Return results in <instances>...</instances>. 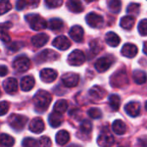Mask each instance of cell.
Here are the masks:
<instances>
[{
  "label": "cell",
  "instance_id": "53",
  "mask_svg": "<svg viewBox=\"0 0 147 147\" xmlns=\"http://www.w3.org/2000/svg\"><path fill=\"white\" fill-rule=\"evenodd\" d=\"M1 94H1V91H0V96H1Z\"/></svg>",
  "mask_w": 147,
  "mask_h": 147
},
{
  "label": "cell",
  "instance_id": "10",
  "mask_svg": "<svg viewBox=\"0 0 147 147\" xmlns=\"http://www.w3.org/2000/svg\"><path fill=\"white\" fill-rule=\"evenodd\" d=\"M97 143L100 147H111L114 144V138L108 131H103L98 137Z\"/></svg>",
  "mask_w": 147,
  "mask_h": 147
},
{
  "label": "cell",
  "instance_id": "36",
  "mask_svg": "<svg viewBox=\"0 0 147 147\" xmlns=\"http://www.w3.org/2000/svg\"><path fill=\"white\" fill-rule=\"evenodd\" d=\"M12 5L10 0H0V16L4 15L5 13L11 11Z\"/></svg>",
  "mask_w": 147,
  "mask_h": 147
},
{
  "label": "cell",
  "instance_id": "4",
  "mask_svg": "<svg viewBox=\"0 0 147 147\" xmlns=\"http://www.w3.org/2000/svg\"><path fill=\"white\" fill-rule=\"evenodd\" d=\"M27 121H28L27 117L17 113H13L8 118L9 125L11 126V128H13L16 131H22L24 128Z\"/></svg>",
  "mask_w": 147,
  "mask_h": 147
},
{
  "label": "cell",
  "instance_id": "49",
  "mask_svg": "<svg viewBox=\"0 0 147 147\" xmlns=\"http://www.w3.org/2000/svg\"><path fill=\"white\" fill-rule=\"evenodd\" d=\"M143 52L147 55V42H145L144 43V47H143Z\"/></svg>",
  "mask_w": 147,
  "mask_h": 147
},
{
  "label": "cell",
  "instance_id": "38",
  "mask_svg": "<svg viewBox=\"0 0 147 147\" xmlns=\"http://www.w3.org/2000/svg\"><path fill=\"white\" fill-rule=\"evenodd\" d=\"M90 49H91V51L94 55H96V54H99L102 50L103 46L99 40H94L90 42Z\"/></svg>",
  "mask_w": 147,
  "mask_h": 147
},
{
  "label": "cell",
  "instance_id": "34",
  "mask_svg": "<svg viewBox=\"0 0 147 147\" xmlns=\"http://www.w3.org/2000/svg\"><path fill=\"white\" fill-rule=\"evenodd\" d=\"M107 6L110 11L113 13H119L121 10V1L120 0H109Z\"/></svg>",
  "mask_w": 147,
  "mask_h": 147
},
{
  "label": "cell",
  "instance_id": "17",
  "mask_svg": "<svg viewBox=\"0 0 147 147\" xmlns=\"http://www.w3.org/2000/svg\"><path fill=\"white\" fill-rule=\"evenodd\" d=\"M125 110L129 116L135 118V117L138 116L140 113V105L138 102L131 101L125 105Z\"/></svg>",
  "mask_w": 147,
  "mask_h": 147
},
{
  "label": "cell",
  "instance_id": "3",
  "mask_svg": "<svg viewBox=\"0 0 147 147\" xmlns=\"http://www.w3.org/2000/svg\"><path fill=\"white\" fill-rule=\"evenodd\" d=\"M128 77L125 70L116 71L110 78V83L113 88H123L128 84Z\"/></svg>",
  "mask_w": 147,
  "mask_h": 147
},
{
  "label": "cell",
  "instance_id": "22",
  "mask_svg": "<svg viewBox=\"0 0 147 147\" xmlns=\"http://www.w3.org/2000/svg\"><path fill=\"white\" fill-rule=\"evenodd\" d=\"M106 94H107L106 90L100 86H94L89 90V95L96 100H100L104 99Z\"/></svg>",
  "mask_w": 147,
  "mask_h": 147
},
{
  "label": "cell",
  "instance_id": "8",
  "mask_svg": "<svg viewBox=\"0 0 147 147\" xmlns=\"http://www.w3.org/2000/svg\"><path fill=\"white\" fill-rule=\"evenodd\" d=\"M80 77L77 74L75 73H66L61 76V82H63L64 86L67 88H74L76 87L79 83Z\"/></svg>",
  "mask_w": 147,
  "mask_h": 147
},
{
  "label": "cell",
  "instance_id": "16",
  "mask_svg": "<svg viewBox=\"0 0 147 147\" xmlns=\"http://www.w3.org/2000/svg\"><path fill=\"white\" fill-rule=\"evenodd\" d=\"M45 128L44 125V122L41 118H35L31 120L30 125H29V129L30 131H31L34 133H41L43 131Z\"/></svg>",
  "mask_w": 147,
  "mask_h": 147
},
{
  "label": "cell",
  "instance_id": "1",
  "mask_svg": "<svg viewBox=\"0 0 147 147\" xmlns=\"http://www.w3.org/2000/svg\"><path fill=\"white\" fill-rule=\"evenodd\" d=\"M52 100L50 94L44 90H39L34 96V105L35 108L38 113L45 112Z\"/></svg>",
  "mask_w": 147,
  "mask_h": 147
},
{
  "label": "cell",
  "instance_id": "29",
  "mask_svg": "<svg viewBox=\"0 0 147 147\" xmlns=\"http://www.w3.org/2000/svg\"><path fill=\"white\" fill-rule=\"evenodd\" d=\"M15 144V139L11 136L2 133L0 134V146L1 147H12Z\"/></svg>",
  "mask_w": 147,
  "mask_h": 147
},
{
  "label": "cell",
  "instance_id": "52",
  "mask_svg": "<svg viewBox=\"0 0 147 147\" xmlns=\"http://www.w3.org/2000/svg\"><path fill=\"white\" fill-rule=\"evenodd\" d=\"M145 109H146V111H147V101L145 102Z\"/></svg>",
  "mask_w": 147,
  "mask_h": 147
},
{
  "label": "cell",
  "instance_id": "30",
  "mask_svg": "<svg viewBox=\"0 0 147 147\" xmlns=\"http://www.w3.org/2000/svg\"><path fill=\"white\" fill-rule=\"evenodd\" d=\"M135 24V18L133 16H125L123 17L120 20V26L125 30H131L134 26Z\"/></svg>",
  "mask_w": 147,
  "mask_h": 147
},
{
  "label": "cell",
  "instance_id": "50",
  "mask_svg": "<svg viewBox=\"0 0 147 147\" xmlns=\"http://www.w3.org/2000/svg\"><path fill=\"white\" fill-rule=\"evenodd\" d=\"M67 147H82V146L79 145V144H71L68 145Z\"/></svg>",
  "mask_w": 147,
  "mask_h": 147
},
{
  "label": "cell",
  "instance_id": "23",
  "mask_svg": "<svg viewBox=\"0 0 147 147\" xmlns=\"http://www.w3.org/2000/svg\"><path fill=\"white\" fill-rule=\"evenodd\" d=\"M67 7L74 13H81L83 11V6L81 0H67Z\"/></svg>",
  "mask_w": 147,
  "mask_h": 147
},
{
  "label": "cell",
  "instance_id": "41",
  "mask_svg": "<svg viewBox=\"0 0 147 147\" xmlns=\"http://www.w3.org/2000/svg\"><path fill=\"white\" fill-rule=\"evenodd\" d=\"M138 30L141 36H147V19H143L139 22Z\"/></svg>",
  "mask_w": 147,
  "mask_h": 147
},
{
  "label": "cell",
  "instance_id": "35",
  "mask_svg": "<svg viewBox=\"0 0 147 147\" xmlns=\"http://www.w3.org/2000/svg\"><path fill=\"white\" fill-rule=\"evenodd\" d=\"M92 129H93V125L91 121L88 119H84L80 125V131L83 134H89L92 131Z\"/></svg>",
  "mask_w": 147,
  "mask_h": 147
},
{
  "label": "cell",
  "instance_id": "27",
  "mask_svg": "<svg viewBox=\"0 0 147 147\" xmlns=\"http://www.w3.org/2000/svg\"><path fill=\"white\" fill-rule=\"evenodd\" d=\"M70 136L66 130L59 131L55 136V141L59 145H65L69 141Z\"/></svg>",
  "mask_w": 147,
  "mask_h": 147
},
{
  "label": "cell",
  "instance_id": "40",
  "mask_svg": "<svg viewBox=\"0 0 147 147\" xmlns=\"http://www.w3.org/2000/svg\"><path fill=\"white\" fill-rule=\"evenodd\" d=\"M88 116L90 118L94 119H100L101 116H102V113H101L100 109H99L97 107H93V108L89 109L88 112Z\"/></svg>",
  "mask_w": 147,
  "mask_h": 147
},
{
  "label": "cell",
  "instance_id": "44",
  "mask_svg": "<svg viewBox=\"0 0 147 147\" xmlns=\"http://www.w3.org/2000/svg\"><path fill=\"white\" fill-rule=\"evenodd\" d=\"M10 108V103L7 101L0 102V116H3L7 113Z\"/></svg>",
  "mask_w": 147,
  "mask_h": 147
},
{
  "label": "cell",
  "instance_id": "2",
  "mask_svg": "<svg viewBox=\"0 0 147 147\" xmlns=\"http://www.w3.org/2000/svg\"><path fill=\"white\" fill-rule=\"evenodd\" d=\"M26 21L29 23L30 28L34 30L39 31L47 28L48 24L44 18L37 14H29L25 16Z\"/></svg>",
  "mask_w": 147,
  "mask_h": 147
},
{
  "label": "cell",
  "instance_id": "19",
  "mask_svg": "<svg viewBox=\"0 0 147 147\" xmlns=\"http://www.w3.org/2000/svg\"><path fill=\"white\" fill-rule=\"evenodd\" d=\"M49 36L45 33H40L34 36L31 38V42L36 48H41L44 46L49 41Z\"/></svg>",
  "mask_w": 147,
  "mask_h": 147
},
{
  "label": "cell",
  "instance_id": "21",
  "mask_svg": "<svg viewBox=\"0 0 147 147\" xmlns=\"http://www.w3.org/2000/svg\"><path fill=\"white\" fill-rule=\"evenodd\" d=\"M35 86V79L33 76H27L22 78L21 82H20V87L21 89L24 92L30 91Z\"/></svg>",
  "mask_w": 147,
  "mask_h": 147
},
{
  "label": "cell",
  "instance_id": "51",
  "mask_svg": "<svg viewBox=\"0 0 147 147\" xmlns=\"http://www.w3.org/2000/svg\"><path fill=\"white\" fill-rule=\"evenodd\" d=\"M87 3H92V2H94V1H97V0H85Z\"/></svg>",
  "mask_w": 147,
  "mask_h": 147
},
{
  "label": "cell",
  "instance_id": "45",
  "mask_svg": "<svg viewBox=\"0 0 147 147\" xmlns=\"http://www.w3.org/2000/svg\"><path fill=\"white\" fill-rule=\"evenodd\" d=\"M27 5V1L26 0H17L16 4V8L18 11H22L24 10Z\"/></svg>",
  "mask_w": 147,
  "mask_h": 147
},
{
  "label": "cell",
  "instance_id": "37",
  "mask_svg": "<svg viewBox=\"0 0 147 147\" xmlns=\"http://www.w3.org/2000/svg\"><path fill=\"white\" fill-rule=\"evenodd\" d=\"M139 10H140V5L137 4V3H131L126 8L127 13L130 14V15H134V16L138 15Z\"/></svg>",
  "mask_w": 147,
  "mask_h": 147
},
{
  "label": "cell",
  "instance_id": "6",
  "mask_svg": "<svg viewBox=\"0 0 147 147\" xmlns=\"http://www.w3.org/2000/svg\"><path fill=\"white\" fill-rule=\"evenodd\" d=\"M59 58V54L52 49H45L37 55L36 61L39 63L46 61H54Z\"/></svg>",
  "mask_w": 147,
  "mask_h": 147
},
{
  "label": "cell",
  "instance_id": "31",
  "mask_svg": "<svg viewBox=\"0 0 147 147\" xmlns=\"http://www.w3.org/2000/svg\"><path fill=\"white\" fill-rule=\"evenodd\" d=\"M48 27L51 30L57 31V30H60L62 29V27H63V22L60 18H52V19H50L49 21Z\"/></svg>",
  "mask_w": 147,
  "mask_h": 147
},
{
  "label": "cell",
  "instance_id": "42",
  "mask_svg": "<svg viewBox=\"0 0 147 147\" xmlns=\"http://www.w3.org/2000/svg\"><path fill=\"white\" fill-rule=\"evenodd\" d=\"M44 1L46 5L51 9L60 7L63 3V0H44Z\"/></svg>",
  "mask_w": 147,
  "mask_h": 147
},
{
  "label": "cell",
  "instance_id": "15",
  "mask_svg": "<svg viewBox=\"0 0 147 147\" xmlns=\"http://www.w3.org/2000/svg\"><path fill=\"white\" fill-rule=\"evenodd\" d=\"M4 88L5 92L9 94H14L18 92V84L15 78H8L4 82Z\"/></svg>",
  "mask_w": 147,
  "mask_h": 147
},
{
  "label": "cell",
  "instance_id": "20",
  "mask_svg": "<svg viewBox=\"0 0 147 147\" xmlns=\"http://www.w3.org/2000/svg\"><path fill=\"white\" fill-rule=\"evenodd\" d=\"M121 54L128 58H132L137 55L138 54V48L135 44L132 43H126L123 46L121 49Z\"/></svg>",
  "mask_w": 147,
  "mask_h": 147
},
{
  "label": "cell",
  "instance_id": "47",
  "mask_svg": "<svg viewBox=\"0 0 147 147\" xmlns=\"http://www.w3.org/2000/svg\"><path fill=\"white\" fill-rule=\"evenodd\" d=\"M19 49H20V46H19V43H18V42H14V43H12V44L9 47V49H11V52L18 51Z\"/></svg>",
  "mask_w": 147,
  "mask_h": 147
},
{
  "label": "cell",
  "instance_id": "26",
  "mask_svg": "<svg viewBox=\"0 0 147 147\" xmlns=\"http://www.w3.org/2000/svg\"><path fill=\"white\" fill-rule=\"evenodd\" d=\"M132 79L135 83L138 85H142L146 82L147 81V76L146 74L142 71V70H135L132 73Z\"/></svg>",
  "mask_w": 147,
  "mask_h": 147
},
{
  "label": "cell",
  "instance_id": "5",
  "mask_svg": "<svg viewBox=\"0 0 147 147\" xmlns=\"http://www.w3.org/2000/svg\"><path fill=\"white\" fill-rule=\"evenodd\" d=\"M85 60V55L80 49H76L72 51L67 57V62L71 66H81L84 63Z\"/></svg>",
  "mask_w": 147,
  "mask_h": 147
},
{
  "label": "cell",
  "instance_id": "39",
  "mask_svg": "<svg viewBox=\"0 0 147 147\" xmlns=\"http://www.w3.org/2000/svg\"><path fill=\"white\" fill-rule=\"evenodd\" d=\"M23 147H38V140L33 138H26L22 142Z\"/></svg>",
  "mask_w": 147,
  "mask_h": 147
},
{
  "label": "cell",
  "instance_id": "7",
  "mask_svg": "<svg viewBox=\"0 0 147 147\" xmlns=\"http://www.w3.org/2000/svg\"><path fill=\"white\" fill-rule=\"evenodd\" d=\"M13 67L18 72H25L30 67V61L28 57L20 55L13 61Z\"/></svg>",
  "mask_w": 147,
  "mask_h": 147
},
{
  "label": "cell",
  "instance_id": "43",
  "mask_svg": "<svg viewBox=\"0 0 147 147\" xmlns=\"http://www.w3.org/2000/svg\"><path fill=\"white\" fill-rule=\"evenodd\" d=\"M38 144H39V147H50L52 144V142L49 137L43 136L39 138Z\"/></svg>",
  "mask_w": 147,
  "mask_h": 147
},
{
  "label": "cell",
  "instance_id": "46",
  "mask_svg": "<svg viewBox=\"0 0 147 147\" xmlns=\"http://www.w3.org/2000/svg\"><path fill=\"white\" fill-rule=\"evenodd\" d=\"M8 74V67L5 65H0V76H5Z\"/></svg>",
  "mask_w": 147,
  "mask_h": 147
},
{
  "label": "cell",
  "instance_id": "25",
  "mask_svg": "<svg viewBox=\"0 0 147 147\" xmlns=\"http://www.w3.org/2000/svg\"><path fill=\"white\" fill-rule=\"evenodd\" d=\"M105 41H106V42L109 46H111V47H117L119 44V42H120V38H119V36L116 33L111 31V32L107 33V35L105 36Z\"/></svg>",
  "mask_w": 147,
  "mask_h": 147
},
{
  "label": "cell",
  "instance_id": "12",
  "mask_svg": "<svg viewBox=\"0 0 147 147\" xmlns=\"http://www.w3.org/2000/svg\"><path fill=\"white\" fill-rule=\"evenodd\" d=\"M58 76L57 72L52 68H44L40 72V77L43 82L50 83L53 82Z\"/></svg>",
  "mask_w": 147,
  "mask_h": 147
},
{
  "label": "cell",
  "instance_id": "9",
  "mask_svg": "<svg viewBox=\"0 0 147 147\" xmlns=\"http://www.w3.org/2000/svg\"><path fill=\"white\" fill-rule=\"evenodd\" d=\"M86 22L92 28H100L103 25L104 19L100 15L94 12H91L87 15Z\"/></svg>",
  "mask_w": 147,
  "mask_h": 147
},
{
  "label": "cell",
  "instance_id": "13",
  "mask_svg": "<svg viewBox=\"0 0 147 147\" xmlns=\"http://www.w3.org/2000/svg\"><path fill=\"white\" fill-rule=\"evenodd\" d=\"M52 44L54 47H55L56 49H58L60 50H67L71 46V42H70L69 39L67 37H66L65 36H57L56 38L54 39Z\"/></svg>",
  "mask_w": 147,
  "mask_h": 147
},
{
  "label": "cell",
  "instance_id": "33",
  "mask_svg": "<svg viewBox=\"0 0 147 147\" xmlns=\"http://www.w3.org/2000/svg\"><path fill=\"white\" fill-rule=\"evenodd\" d=\"M109 105L113 111H118L120 107V98L117 94H112L109 97Z\"/></svg>",
  "mask_w": 147,
  "mask_h": 147
},
{
  "label": "cell",
  "instance_id": "24",
  "mask_svg": "<svg viewBox=\"0 0 147 147\" xmlns=\"http://www.w3.org/2000/svg\"><path fill=\"white\" fill-rule=\"evenodd\" d=\"M62 121H63L62 115L58 113L53 112L49 116V123L54 128H56V127L60 126L61 125Z\"/></svg>",
  "mask_w": 147,
  "mask_h": 147
},
{
  "label": "cell",
  "instance_id": "48",
  "mask_svg": "<svg viewBox=\"0 0 147 147\" xmlns=\"http://www.w3.org/2000/svg\"><path fill=\"white\" fill-rule=\"evenodd\" d=\"M41 0H29V4L30 5V7L32 8H36L37 7V5H39Z\"/></svg>",
  "mask_w": 147,
  "mask_h": 147
},
{
  "label": "cell",
  "instance_id": "28",
  "mask_svg": "<svg viewBox=\"0 0 147 147\" xmlns=\"http://www.w3.org/2000/svg\"><path fill=\"white\" fill-rule=\"evenodd\" d=\"M112 128L113 132H115L118 135H122L126 131V125L125 124L120 120V119H116L113 121V125H112Z\"/></svg>",
  "mask_w": 147,
  "mask_h": 147
},
{
  "label": "cell",
  "instance_id": "14",
  "mask_svg": "<svg viewBox=\"0 0 147 147\" xmlns=\"http://www.w3.org/2000/svg\"><path fill=\"white\" fill-rule=\"evenodd\" d=\"M69 36L75 42H81L83 40L84 30H83L82 27H81L80 25H75L70 29Z\"/></svg>",
  "mask_w": 147,
  "mask_h": 147
},
{
  "label": "cell",
  "instance_id": "32",
  "mask_svg": "<svg viewBox=\"0 0 147 147\" xmlns=\"http://www.w3.org/2000/svg\"><path fill=\"white\" fill-rule=\"evenodd\" d=\"M67 106L68 105H67V100H58L55 104V106H54V112L58 113L60 114H62V113H64L67 111Z\"/></svg>",
  "mask_w": 147,
  "mask_h": 147
},
{
  "label": "cell",
  "instance_id": "18",
  "mask_svg": "<svg viewBox=\"0 0 147 147\" xmlns=\"http://www.w3.org/2000/svg\"><path fill=\"white\" fill-rule=\"evenodd\" d=\"M12 24L11 22H6L4 24H0V40L4 42H10L11 36L8 34V30L11 28Z\"/></svg>",
  "mask_w": 147,
  "mask_h": 147
},
{
  "label": "cell",
  "instance_id": "11",
  "mask_svg": "<svg viewBox=\"0 0 147 147\" xmlns=\"http://www.w3.org/2000/svg\"><path fill=\"white\" fill-rule=\"evenodd\" d=\"M112 64H113L112 57L111 56H105V57H101V58L98 59V61L94 64V67L98 72L103 73V72L107 71L111 67Z\"/></svg>",
  "mask_w": 147,
  "mask_h": 147
}]
</instances>
